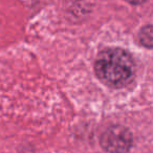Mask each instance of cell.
<instances>
[{"instance_id":"6da1fadb","label":"cell","mask_w":153,"mask_h":153,"mask_svg":"<svg viewBox=\"0 0 153 153\" xmlns=\"http://www.w3.org/2000/svg\"><path fill=\"white\" fill-rule=\"evenodd\" d=\"M94 72L101 82L112 88H121L132 81L135 64L132 56L120 47H109L99 53Z\"/></svg>"},{"instance_id":"3957f363","label":"cell","mask_w":153,"mask_h":153,"mask_svg":"<svg viewBox=\"0 0 153 153\" xmlns=\"http://www.w3.org/2000/svg\"><path fill=\"white\" fill-rule=\"evenodd\" d=\"M138 39L144 46L148 47V48L152 47V26L150 24L140 30V34H138Z\"/></svg>"},{"instance_id":"7a4b0ae2","label":"cell","mask_w":153,"mask_h":153,"mask_svg":"<svg viewBox=\"0 0 153 153\" xmlns=\"http://www.w3.org/2000/svg\"><path fill=\"white\" fill-rule=\"evenodd\" d=\"M101 146L109 153H126L133 142L129 129L121 125L110 126L101 135Z\"/></svg>"}]
</instances>
